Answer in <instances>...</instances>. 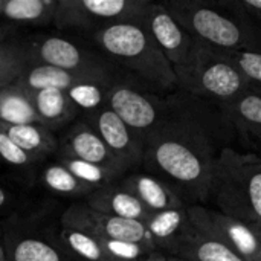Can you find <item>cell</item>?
I'll return each mask as SVG.
<instances>
[{
	"label": "cell",
	"mask_w": 261,
	"mask_h": 261,
	"mask_svg": "<svg viewBox=\"0 0 261 261\" xmlns=\"http://www.w3.org/2000/svg\"><path fill=\"white\" fill-rule=\"evenodd\" d=\"M234 133L220 106L176 90L168 95L162 124L145 142L142 164L184 202H206L216 161Z\"/></svg>",
	"instance_id": "6da1fadb"
},
{
	"label": "cell",
	"mask_w": 261,
	"mask_h": 261,
	"mask_svg": "<svg viewBox=\"0 0 261 261\" xmlns=\"http://www.w3.org/2000/svg\"><path fill=\"white\" fill-rule=\"evenodd\" d=\"M102 57L121 66L142 87L154 93L176 92L171 63L141 23H119L92 32Z\"/></svg>",
	"instance_id": "7a4b0ae2"
},
{
	"label": "cell",
	"mask_w": 261,
	"mask_h": 261,
	"mask_svg": "<svg viewBox=\"0 0 261 261\" xmlns=\"http://www.w3.org/2000/svg\"><path fill=\"white\" fill-rule=\"evenodd\" d=\"M162 5L185 31L211 49L261 54V28L234 9L229 0H168Z\"/></svg>",
	"instance_id": "3957f363"
},
{
	"label": "cell",
	"mask_w": 261,
	"mask_h": 261,
	"mask_svg": "<svg viewBox=\"0 0 261 261\" xmlns=\"http://www.w3.org/2000/svg\"><path fill=\"white\" fill-rule=\"evenodd\" d=\"M208 200L217 211L261 225V158L225 147L214 165Z\"/></svg>",
	"instance_id": "277c9868"
},
{
	"label": "cell",
	"mask_w": 261,
	"mask_h": 261,
	"mask_svg": "<svg viewBox=\"0 0 261 261\" xmlns=\"http://www.w3.org/2000/svg\"><path fill=\"white\" fill-rule=\"evenodd\" d=\"M176 90L205 99L216 106H226L249 90L240 70L220 52L200 43L193 61L176 67Z\"/></svg>",
	"instance_id": "5b68a950"
},
{
	"label": "cell",
	"mask_w": 261,
	"mask_h": 261,
	"mask_svg": "<svg viewBox=\"0 0 261 261\" xmlns=\"http://www.w3.org/2000/svg\"><path fill=\"white\" fill-rule=\"evenodd\" d=\"M106 106L145 145L167 115L168 96L150 92L127 73H118L106 90Z\"/></svg>",
	"instance_id": "8992f818"
},
{
	"label": "cell",
	"mask_w": 261,
	"mask_h": 261,
	"mask_svg": "<svg viewBox=\"0 0 261 261\" xmlns=\"http://www.w3.org/2000/svg\"><path fill=\"white\" fill-rule=\"evenodd\" d=\"M23 46L26 47L31 64H46L67 72L83 73L106 84H110L118 75L106 57L58 35H32L23 41Z\"/></svg>",
	"instance_id": "52a82bcc"
},
{
	"label": "cell",
	"mask_w": 261,
	"mask_h": 261,
	"mask_svg": "<svg viewBox=\"0 0 261 261\" xmlns=\"http://www.w3.org/2000/svg\"><path fill=\"white\" fill-rule=\"evenodd\" d=\"M150 0H58L54 24L61 29L99 31L119 23H139Z\"/></svg>",
	"instance_id": "ba28073f"
},
{
	"label": "cell",
	"mask_w": 261,
	"mask_h": 261,
	"mask_svg": "<svg viewBox=\"0 0 261 261\" xmlns=\"http://www.w3.org/2000/svg\"><path fill=\"white\" fill-rule=\"evenodd\" d=\"M190 223L232 249L245 261H261V225L248 223L202 205L187 208Z\"/></svg>",
	"instance_id": "9c48e42d"
},
{
	"label": "cell",
	"mask_w": 261,
	"mask_h": 261,
	"mask_svg": "<svg viewBox=\"0 0 261 261\" xmlns=\"http://www.w3.org/2000/svg\"><path fill=\"white\" fill-rule=\"evenodd\" d=\"M60 226L89 232L99 239L138 243L151 251H158L145 225L138 220H127L99 213L87 203L70 205L60 219Z\"/></svg>",
	"instance_id": "30bf717a"
},
{
	"label": "cell",
	"mask_w": 261,
	"mask_h": 261,
	"mask_svg": "<svg viewBox=\"0 0 261 261\" xmlns=\"http://www.w3.org/2000/svg\"><path fill=\"white\" fill-rule=\"evenodd\" d=\"M153 37L173 69L188 66L196 57L200 41L185 31L162 3H150L139 21Z\"/></svg>",
	"instance_id": "8fae6325"
},
{
	"label": "cell",
	"mask_w": 261,
	"mask_h": 261,
	"mask_svg": "<svg viewBox=\"0 0 261 261\" xmlns=\"http://www.w3.org/2000/svg\"><path fill=\"white\" fill-rule=\"evenodd\" d=\"M3 222L9 261H76L61 248L52 231L43 232L24 220Z\"/></svg>",
	"instance_id": "7c38bea8"
},
{
	"label": "cell",
	"mask_w": 261,
	"mask_h": 261,
	"mask_svg": "<svg viewBox=\"0 0 261 261\" xmlns=\"http://www.w3.org/2000/svg\"><path fill=\"white\" fill-rule=\"evenodd\" d=\"M84 121L99 135L112 154L130 171L144 162V142L106 104L86 112Z\"/></svg>",
	"instance_id": "4fadbf2b"
},
{
	"label": "cell",
	"mask_w": 261,
	"mask_h": 261,
	"mask_svg": "<svg viewBox=\"0 0 261 261\" xmlns=\"http://www.w3.org/2000/svg\"><path fill=\"white\" fill-rule=\"evenodd\" d=\"M60 158H69L76 161H84L96 164L110 170H115L121 174H125L128 170L112 154L99 135L83 119L73 124L63 141L58 144Z\"/></svg>",
	"instance_id": "5bb4252c"
},
{
	"label": "cell",
	"mask_w": 261,
	"mask_h": 261,
	"mask_svg": "<svg viewBox=\"0 0 261 261\" xmlns=\"http://www.w3.org/2000/svg\"><path fill=\"white\" fill-rule=\"evenodd\" d=\"M150 213L187 206L179 194L162 179L150 173H132L119 180Z\"/></svg>",
	"instance_id": "9a60e30c"
},
{
	"label": "cell",
	"mask_w": 261,
	"mask_h": 261,
	"mask_svg": "<svg viewBox=\"0 0 261 261\" xmlns=\"http://www.w3.org/2000/svg\"><path fill=\"white\" fill-rule=\"evenodd\" d=\"M84 203L99 213L127 220L144 222L150 214V211L128 190H125L119 180L93 190L86 197Z\"/></svg>",
	"instance_id": "2e32d148"
},
{
	"label": "cell",
	"mask_w": 261,
	"mask_h": 261,
	"mask_svg": "<svg viewBox=\"0 0 261 261\" xmlns=\"http://www.w3.org/2000/svg\"><path fill=\"white\" fill-rule=\"evenodd\" d=\"M170 255L187 261H245L226 245L199 231L191 223Z\"/></svg>",
	"instance_id": "e0dca14e"
},
{
	"label": "cell",
	"mask_w": 261,
	"mask_h": 261,
	"mask_svg": "<svg viewBox=\"0 0 261 261\" xmlns=\"http://www.w3.org/2000/svg\"><path fill=\"white\" fill-rule=\"evenodd\" d=\"M187 206L173 208L159 213H150L148 217L142 222L159 252L171 254L179 239L185 232L190 219Z\"/></svg>",
	"instance_id": "ac0fdd59"
},
{
	"label": "cell",
	"mask_w": 261,
	"mask_h": 261,
	"mask_svg": "<svg viewBox=\"0 0 261 261\" xmlns=\"http://www.w3.org/2000/svg\"><path fill=\"white\" fill-rule=\"evenodd\" d=\"M86 81H98V80L83 75V73L67 72V70H63V69H58L54 66L29 64L14 83L28 92H37V90H43V89H60V90L69 92L70 89H73L78 84L86 83ZM98 83H101V81H98ZM102 84H106V83H102Z\"/></svg>",
	"instance_id": "d6986e66"
},
{
	"label": "cell",
	"mask_w": 261,
	"mask_h": 261,
	"mask_svg": "<svg viewBox=\"0 0 261 261\" xmlns=\"http://www.w3.org/2000/svg\"><path fill=\"white\" fill-rule=\"evenodd\" d=\"M29 93L38 116V122L50 132L69 124L78 113V107L64 90L43 89Z\"/></svg>",
	"instance_id": "ffe728a7"
},
{
	"label": "cell",
	"mask_w": 261,
	"mask_h": 261,
	"mask_svg": "<svg viewBox=\"0 0 261 261\" xmlns=\"http://www.w3.org/2000/svg\"><path fill=\"white\" fill-rule=\"evenodd\" d=\"M58 0H2L0 17L11 24H54Z\"/></svg>",
	"instance_id": "44dd1931"
},
{
	"label": "cell",
	"mask_w": 261,
	"mask_h": 261,
	"mask_svg": "<svg viewBox=\"0 0 261 261\" xmlns=\"http://www.w3.org/2000/svg\"><path fill=\"white\" fill-rule=\"evenodd\" d=\"M220 107L237 133L257 141L261 147V93L248 90L236 101Z\"/></svg>",
	"instance_id": "7402d4cb"
},
{
	"label": "cell",
	"mask_w": 261,
	"mask_h": 261,
	"mask_svg": "<svg viewBox=\"0 0 261 261\" xmlns=\"http://www.w3.org/2000/svg\"><path fill=\"white\" fill-rule=\"evenodd\" d=\"M0 132L5 133L14 144L29 153L38 161H43L49 154L58 150V141L54 132L41 124H23V125H5L0 124Z\"/></svg>",
	"instance_id": "603a6c76"
},
{
	"label": "cell",
	"mask_w": 261,
	"mask_h": 261,
	"mask_svg": "<svg viewBox=\"0 0 261 261\" xmlns=\"http://www.w3.org/2000/svg\"><path fill=\"white\" fill-rule=\"evenodd\" d=\"M0 124H40L31 93L15 83H11L0 89Z\"/></svg>",
	"instance_id": "cb8c5ba5"
},
{
	"label": "cell",
	"mask_w": 261,
	"mask_h": 261,
	"mask_svg": "<svg viewBox=\"0 0 261 261\" xmlns=\"http://www.w3.org/2000/svg\"><path fill=\"white\" fill-rule=\"evenodd\" d=\"M61 248L76 261H110L98 237L73 228L60 226L54 232Z\"/></svg>",
	"instance_id": "d4e9b609"
},
{
	"label": "cell",
	"mask_w": 261,
	"mask_h": 261,
	"mask_svg": "<svg viewBox=\"0 0 261 261\" xmlns=\"http://www.w3.org/2000/svg\"><path fill=\"white\" fill-rule=\"evenodd\" d=\"M41 180L47 191L63 197H87L95 190L80 182L61 162H54L44 167Z\"/></svg>",
	"instance_id": "484cf974"
},
{
	"label": "cell",
	"mask_w": 261,
	"mask_h": 261,
	"mask_svg": "<svg viewBox=\"0 0 261 261\" xmlns=\"http://www.w3.org/2000/svg\"><path fill=\"white\" fill-rule=\"evenodd\" d=\"M58 162H61L80 182L92 187V188H99L102 185L112 184V182H118V179H121L124 174L96 165V164H90V162H84V161H76V159H69V158H58Z\"/></svg>",
	"instance_id": "4316f807"
},
{
	"label": "cell",
	"mask_w": 261,
	"mask_h": 261,
	"mask_svg": "<svg viewBox=\"0 0 261 261\" xmlns=\"http://www.w3.org/2000/svg\"><path fill=\"white\" fill-rule=\"evenodd\" d=\"M31 64L23 41L0 43V76L15 81L21 72Z\"/></svg>",
	"instance_id": "83f0119b"
},
{
	"label": "cell",
	"mask_w": 261,
	"mask_h": 261,
	"mask_svg": "<svg viewBox=\"0 0 261 261\" xmlns=\"http://www.w3.org/2000/svg\"><path fill=\"white\" fill-rule=\"evenodd\" d=\"M245 76L249 90L261 93V54L260 52H222Z\"/></svg>",
	"instance_id": "f1b7e54d"
},
{
	"label": "cell",
	"mask_w": 261,
	"mask_h": 261,
	"mask_svg": "<svg viewBox=\"0 0 261 261\" xmlns=\"http://www.w3.org/2000/svg\"><path fill=\"white\" fill-rule=\"evenodd\" d=\"M99 242L110 261H144L151 252H156L145 246L130 242L110 240V239H99Z\"/></svg>",
	"instance_id": "f546056e"
},
{
	"label": "cell",
	"mask_w": 261,
	"mask_h": 261,
	"mask_svg": "<svg viewBox=\"0 0 261 261\" xmlns=\"http://www.w3.org/2000/svg\"><path fill=\"white\" fill-rule=\"evenodd\" d=\"M0 161L15 168H29L40 162L29 153L21 150L2 132H0Z\"/></svg>",
	"instance_id": "4dcf8cb0"
},
{
	"label": "cell",
	"mask_w": 261,
	"mask_h": 261,
	"mask_svg": "<svg viewBox=\"0 0 261 261\" xmlns=\"http://www.w3.org/2000/svg\"><path fill=\"white\" fill-rule=\"evenodd\" d=\"M231 6L261 28V0H229Z\"/></svg>",
	"instance_id": "1f68e13d"
},
{
	"label": "cell",
	"mask_w": 261,
	"mask_h": 261,
	"mask_svg": "<svg viewBox=\"0 0 261 261\" xmlns=\"http://www.w3.org/2000/svg\"><path fill=\"white\" fill-rule=\"evenodd\" d=\"M14 200H15V196L8 188H5L3 185H0V213L9 210L12 206Z\"/></svg>",
	"instance_id": "d6a6232c"
},
{
	"label": "cell",
	"mask_w": 261,
	"mask_h": 261,
	"mask_svg": "<svg viewBox=\"0 0 261 261\" xmlns=\"http://www.w3.org/2000/svg\"><path fill=\"white\" fill-rule=\"evenodd\" d=\"M144 261H185L182 260V258H177V257H173V255H168V254H165V252H159V251H156V252H151L147 258Z\"/></svg>",
	"instance_id": "836d02e7"
},
{
	"label": "cell",
	"mask_w": 261,
	"mask_h": 261,
	"mask_svg": "<svg viewBox=\"0 0 261 261\" xmlns=\"http://www.w3.org/2000/svg\"><path fill=\"white\" fill-rule=\"evenodd\" d=\"M14 34V24L0 21V43L8 41V38Z\"/></svg>",
	"instance_id": "e575fe53"
},
{
	"label": "cell",
	"mask_w": 261,
	"mask_h": 261,
	"mask_svg": "<svg viewBox=\"0 0 261 261\" xmlns=\"http://www.w3.org/2000/svg\"><path fill=\"white\" fill-rule=\"evenodd\" d=\"M0 261H9L5 245V222H0Z\"/></svg>",
	"instance_id": "d590c367"
},
{
	"label": "cell",
	"mask_w": 261,
	"mask_h": 261,
	"mask_svg": "<svg viewBox=\"0 0 261 261\" xmlns=\"http://www.w3.org/2000/svg\"><path fill=\"white\" fill-rule=\"evenodd\" d=\"M11 83H14V81L9 80V78H2V76H0V89H3L5 86H8V84H11Z\"/></svg>",
	"instance_id": "8d00e7d4"
},
{
	"label": "cell",
	"mask_w": 261,
	"mask_h": 261,
	"mask_svg": "<svg viewBox=\"0 0 261 261\" xmlns=\"http://www.w3.org/2000/svg\"><path fill=\"white\" fill-rule=\"evenodd\" d=\"M258 156H260V158H261V150H260V154H258Z\"/></svg>",
	"instance_id": "74e56055"
},
{
	"label": "cell",
	"mask_w": 261,
	"mask_h": 261,
	"mask_svg": "<svg viewBox=\"0 0 261 261\" xmlns=\"http://www.w3.org/2000/svg\"><path fill=\"white\" fill-rule=\"evenodd\" d=\"M0 5H2V0H0Z\"/></svg>",
	"instance_id": "f35d334b"
},
{
	"label": "cell",
	"mask_w": 261,
	"mask_h": 261,
	"mask_svg": "<svg viewBox=\"0 0 261 261\" xmlns=\"http://www.w3.org/2000/svg\"><path fill=\"white\" fill-rule=\"evenodd\" d=\"M185 261H187V260H185Z\"/></svg>",
	"instance_id": "ab89813d"
}]
</instances>
